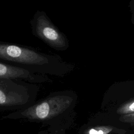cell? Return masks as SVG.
Returning <instances> with one entry per match:
<instances>
[{
	"label": "cell",
	"instance_id": "1",
	"mask_svg": "<svg viewBox=\"0 0 134 134\" xmlns=\"http://www.w3.org/2000/svg\"><path fill=\"white\" fill-rule=\"evenodd\" d=\"M78 96L71 90L51 92L28 108L11 112L2 120H23L41 124L47 131L68 130L74 125Z\"/></svg>",
	"mask_w": 134,
	"mask_h": 134
},
{
	"label": "cell",
	"instance_id": "2",
	"mask_svg": "<svg viewBox=\"0 0 134 134\" xmlns=\"http://www.w3.org/2000/svg\"><path fill=\"white\" fill-rule=\"evenodd\" d=\"M0 61L31 72L64 77L71 73L75 65L60 56L41 52L31 47L0 41Z\"/></svg>",
	"mask_w": 134,
	"mask_h": 134
},
{
	"label": "cell",
	"instance_id": "3",
	"mask_svg": "<svg viewBox=\"0 0 134 134\" xmlns=\"http://www.w3.org/2000/svg\"><path fill=\"white\" fill-rule=\"evenodd\" d=\"M38 84L24 81L0 79V111L26 109L36 102Z\"/></svg>",
	"mask_w": 134,
	"mask_h": 134
},
{
	"label": "cell",
	"instance_id": "4",
	"mask_svg": "<svg viewBox=\"0 0 134 134\" xmlns=\"http://www.w3.org/2000/svg\"><path fill=\"white\" fill-rule=\"evenodd\" d=\"M100 109L114 117L134 113V80L112 84L104 94Z\"/></svg>",
	"mask_w": 134,
	"mask_h": 134
},
{
	"label": "cell",
	"instance_id": "5",
	"mask_svg": "<svg viewBox=\"0 0 134 134\" xmlns=\"http://www.w3.org/2000/svg\"><path fill=\"white\" fill-rule=\"evenodd\" d=\"M29 23L32 34L51 48L64 51L69 48V40L65 34L52 23L44 11L37 10Z\"/></svg>",
	"mask_w": 134,
	"mask_h": 134
},
{
	"label": "cell",
	"instance_id": "6",
	"mask_svg": "<svg viewBox=\"0 0 134 134\" xmlns=\"http://www.w3.org/2000/svg\"><path fill=\"white\" fill-rule=\"evenodd\" d=\"M131 131L113 116L100 111L81 126L77 134H130Z\"/></svg>",
	"mask_w": 134,
	"mask_h": 134
},
{
	"label": "cell",
	"instance_id": "7",
	"mask_svg": "<svg viewBox=\"0 0 134 134\" xmlns=\"http://www.w3.org/2000/svg\"><path fill=\"white\" fill-rule=\"evenodd\" d=\"M0 79L21 80L38 85L52 82L48 75L35 73L2 61H0Z\"/></svg>",
	"mask_w": 134,
	"mask_h": 134
},
{
	"label": "cell",
	"instance_id": "8",
	"mask_svg": "<svg viewBox=\"0 0 134 134\" xmlns=\"http://www.w3.org/2000/svg\"><path fill=\"white\" fill-rule=\"evenodd\" d=\"M114 118L129 128L134 129V113Z\"/></svg>",
	"mask_w": 134,
	"mask_h": 134
},
{
	"label": "cell",
	"instance_id": "9",
	"mask_svg": "<svg viewBox=\"0 0 134 134\" xmlns=\"http://www.w3.org/2000/svg\"><path fill=\"white\" fill-rule=\"evenodd\" d=\"M38 134H67L66 130H59V131H47L45 130H41L38 132Z\"/></svg>",
	"mask_w": 134,
	"mask_h": 134
},
{
	"label": "cell",
	"instance_id": "10",
	"mask_svg": "<svg viewBox=\"0 0 134 134\" xmlns=\"http://www.w3.org/2000/svg\"><path fill=\"white\" fill-rule=\"evenodd\" d=\"M130 12L132 14H134V0H132L130 2L129 4Z\"/></svg>",
	"mask_w": 134,
	"mask_h": 134
},
{
	"label": "cell",
	"instance_id": "11",
	"mask_svg": "<svg viewBox=\"0 0 134 134\" xmlns=\"http://www.w3.org/2000/svg\"><path fill=\"white\" fill-rule=\"evenodd\" d=\"M131 20L132 23L134 25V14H131Z\"/></svg>",
	"mask_w": 134,
	"mask_h": 134
},
{
	"label": "cell",
	"instance_id": "12",
	"mask_svg": "<svg viewBox=\"0 0 134 134\" xmlns=\"http://www.w3.org/2000/svg\"><path fill=\"white\" fill-rule=\"evenodd\" d=\"M132 129V131L130 133V134H134V129Z\"/></svg>",
	"mask_w": 134,
	"mask_h": 134
}]
</instances>
